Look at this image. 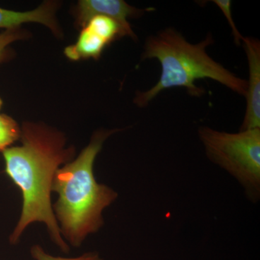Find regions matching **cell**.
<instances>
[{"instance_id": "obj_1", "label": "cell", "mask_w": 260, "mask_h": 260, "mask_svg": "<svg viewBox=\"0 0 260 260\" xmlns=\"http://www.w3.org/2000/svg\"><path fill=\"white\" fill-rule=\"evenodd\" d=\"M21 145L3 152L5 173L21 191V213L9 242L18 244L30 225L43 223L51 242L61 251L70 246L61 236L51 203L53 182L59 168L75 158L74 147L67 146L61 132L45 124L25 122L21 127Z\"/></svg>"}, {"instance_id": "obj_2", "label": "cell", "mask_w": 260, "mask_h": 260, "mask_svg": "<svg viewBox=\"0 0 260 260\" xmlns=\"http://www.w3.org/2000/svg\"><path fill=\"white\" fill-rule=\"evenodd\" d=\"M119 129H100L76 158L58 169L52 192L57 194L53 211L61 236L70 246L79 248L104 225L103 213L118 198L110 186L98 182L94 162L106 140Z\"/></svg>"}, {"instance_id": "obj_3", "label": "cell", "mask_w": 260, "mask_h": 260, "mask_svg": "<svg viewBox=\"0 0 260 260\" xmlns=\"http://www.w3.org/2000/svg\"><path fill=\"white\" fill-rule=\"evenodd\" d=\"M213 42V37L208 34L204 40L191 44L174 28L164 29L147 38L141 59H157L161 66V74L151 88L137 92L135 104L140 108L147 107L164 90L180 87L185 88L191 96H201L204 89L195 83L202 79L213 80L245 96L246 80L214 60L207 52V48Z\"/></svg>"}, {"instance_id": "obj_4", "label": "cell", "mask_w": 260, "mask_h": 260, "mask_svg": "<svg viewBox=\"0 0 260 260\" xmlns=\"http://www.w3.org/2000/svg\"><path fill=\"white\" fill-rule=\"evenodd\" d=\"M198 136L206 156L232 176L247 199H260V129L226 133L202 126Z\"/></svg>"}, {"instance_id": "obj_5", "label": "cell", "mask_w": 260, "mask_h": 260, "mask_svg": "<svg viewBox=\"0 0 260 260\" xmlns=\"http://www.w3.org/2000/svg\"><path fill=\"white\" fill-rule=\"evenodd\" d=\"M153 8L139 9L134 8L123 0H80L75 8L77 25L82 28L94 16L103 15L116 20L124 29L126 36L137 40L136 34L132 29L128 18L141 16Z\"/></svg>"}, {"instance_id": "obj_6", "label": "cell", "mask_w": 260, "mask_h": 260, "mask_svg": "<svg viewBox=\"0 0 260 260\" xmlns=\"http://www.w3.org/2000/svg\"><path fill=\"white\" fill-rule=\"evenodd\" d=\"M242 43L249 65V80L245 115L239 131L260 129V42L255 38L244 37Z\"/></svg>"}, {"instance_id": "obj_7", "label": "cell", "mask_w": 260, "mask_h": 260, "mask_svg": "<svg viewBox=\"0 0 260 260\" xmlns=\"http://www.w3.org/2000/svg\"><path fill=\"white\" fill-rule=\"evenodd\" d=\"M59 3L54 1L44 2L37 9L26 12H18L0 8V28H18L26 23L43 24L50 29L57 37L61 32L56 18Z\"/></svg>"}, {"instance_id": "obj_8", "label": "cell", "mask_w": 260, "mask_h": 260, "mask_svg": "<svg viewBox=\"0 0 260 260\" xmlns=\"http://www.w3.org/2000/svg\"><path fill=\"white\" fill-rule=\"evenodd\" d=\"M109 44L99 32L85 25L82 28L77 42L65 48L64 54L72 61L90 58L99 59Z\"/></svg>"}, {"instance_id": "obj_9", "label": "cell", "mask_w": 260, "mask_h": 260, "mask_svg": "<svg viewBox=\"0 0 260 260\" xmlns=\"http://www.w3.org/2000/svg\"><path fill=\"white\" fill-rule=\"evenodd\" d=\"M21 128L14 119L0 114V152L3 153L17 140L20 139Z\"/></svg>"}, {"instance_id": "obj_10", "label": "cell", "mask_w": 260, "mask_h": 260, "mask_svg": "<svg viewBox=\"0 0 260 260\" xmlns=\"http://www.w3.org/2000/svg\"><path fill=\"white\" fill-rule=\"evenodd\" d=\"M30 254L34 260H105L95 251H88L75 257L51 255L39 244H35L31 246Z\"/></svg>"}, {"instance_id": "obj_11", "label": "cell", "mask_w": 260, "mask_h": 260, "mask_svg": "<svg viewBox=\"0 0 260 260\" xmlns=\"http://www.w3.org/2000/svg\"><path fill=\"white\" fill-rule=\"evenodd\" d=\"M26 32L20 28L5 30L0 34V63L8 59L9 56V46L12 43L25 39Z\"/></svg>"}, {"instance_id": "obj_12", "label": "cell", "mask_w": 260, "mask_h": 260, "mask_svg": "<svg viewBox=\"0 0 260 260\" xmlns=\"http://www.w3.org/2000/svg\"><path fill=\"white\" fill-rule=\"evenodd\" d=\"M214 4L218 7L222 13L225 15L231 28H232L233 36H234V42L236 44L239 45L242 43L243 36L238 30L237 25L233 20L232 13V1L230 0H213Z\"/></svg>"}, {"instance_id": "obj_13", "label": "cell", "mask_w": 260, "mask_h": 260, "mask_svg": "<svg viewBox=\"0 0 260 260\" xmlns=\"http://www.w3.org/2000/svg\"><path fill=\"white\" fill-rule=\"evenodd\" d=\"M3 102L1 98H0V109H1L2 107H3Z\"/></svg>"}]
</instances>
